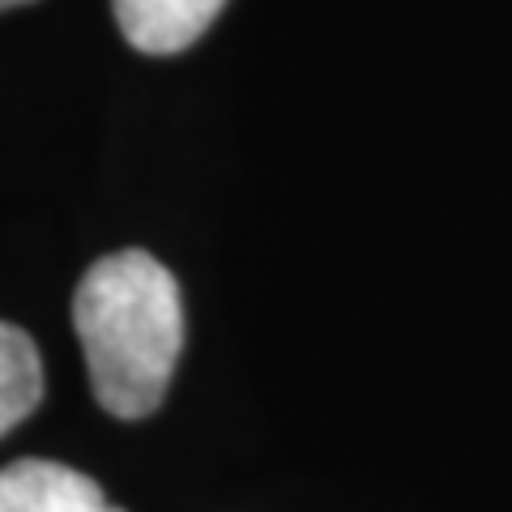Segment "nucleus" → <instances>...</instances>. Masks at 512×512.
I'll return each mask as SVG.
<instances>
[{
	"label": "nucleus",
	"mask_w": 512,
	"mask_h": 512,
	"mask_svg": "<svg viewBox=\"0 0 512 512\" xmlns=\"http://www.w3.org/2000/svg\"><path fill=\"white\" fill-rule=\"evenodd\" d=\"M73 329L99 406L146 419L163 406L184 350L180 282L141 248L99 256L73 291Z\"/></svg>",
	"instance_id": "obj_1"
},
{
	"label": "nucleus",
	"mask_w": 512,
	"mask_h": 512,
	"mask_svg": "<svg viewBox=\"0 0 512 512\" xmlns=\"http://www.w3.org/2000/svg\"><path fill=\"white\" fill-rule=\"evenodd\" d=\"M0 512H124L90 474L64 461L26 457L0 470Z\"/></svg>",
	"instance_id": "obj_2"
},
{
	"label": "nucleus",
	"mask_w": 512,
	"mask_h": 512,
	"mask_svg": "<svg viewBox=\"0 0 512 512\" xmlns=\"http://www.w3.org/2000/svg\"><path fill=\"white\" fill-rule=\"evenodd\" d=\"M227 0H111L120 35L146 56H175L214 26Z\"/></svg>",
	"instance_id": "obj_3"
},
{
	"label": "nucleus",
	"mask_w": 512,
	"mask_h": 512,
	"mask_svg": "<svg viewBox=\"0 0 512 512\" xmlns=\"http://www.w3.org/2000/svg\"><path fill=\"white\" fill-rule=\"evenodd\" d=\"M43 402V363L30 333L0 320V436L26 423Z\"/></svg>",
	"instance_id": "obj_4"
},
{
	"label": "nucleus",
	"mask_w": 512,
	"mask_h": 512,
	"mask_svg": "<svg viewBox=\"0 0 512 512\" xmlns=\"http://www.w3.org/2000/svg\"><path fill=\"white\" fill-rule=\"evenodd\" d=\"M18 5H30V0H0V13H5V9H18Z\"/></svg>",
	"instance_id": "obj_5"
}]
</instances>
